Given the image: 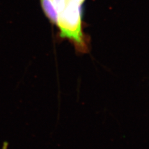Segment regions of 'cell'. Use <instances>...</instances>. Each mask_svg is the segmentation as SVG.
Here are the masks:
<instances>
[{
  "instance_id": "cell-1",
  "label": "cell",
  "mask_w": 149,
  "mask_h": 149,
  "mask_svg": "<svg viewBox=\"0 0 149 149\" xmlns=\"http://www.w3.org/2000/svg\"><path fill=\"white\" fill-rule=\"evenodd\" d=\"M82 4L77 0H65L56 9L60 37L70 40L80 52L88 50V40L83 32Z\"/></svg>"
},
{
  "instance_id": "cell-2",
  "label": "cell",
  "mask_w": 149,
  "mask_h": 149,
  "mask_svg": "<svg viewBox=\"0 0 149 149\" xmlns=\"http://www.w3.org/2000/svg\"><path fill=\"white\" fill-rule=\"evenodd\" d=\"M42 8L50 21L56 24L57 20V13L54 6L53 0H40Z\"/></svg>"
},
{
  "instance_id": "cell-3",
  "label": "cell",
  "mask_w": 149,
  "mask_h": 149,
  "mask_svg": "<svg viewBox=\"0 0 149 149\" xmlns=\"http://www.w3.org/2000/svg\"><path fill=\"white\" fill-rule=\"evenodd\" d=\"M8 143L7 142H4L3 144L1 149H8Z\"/></svg>"
},
{
  "instance_id": "cell-4",
  "label": "cell",
  "mask_w": 149,
  "mask_h": 149,
  "mask_svg": "<svg viewBox=\"0 0 149 149\" xmlns=\"http://www.w3.org/2000/svg\"><path fill=\"white\" fill-rule=\"evenodd\" d=\"M77 1H78L79 3H80L81 4H83L84 2H85V0H77Z\"/></svg>"
}]
</instances>
